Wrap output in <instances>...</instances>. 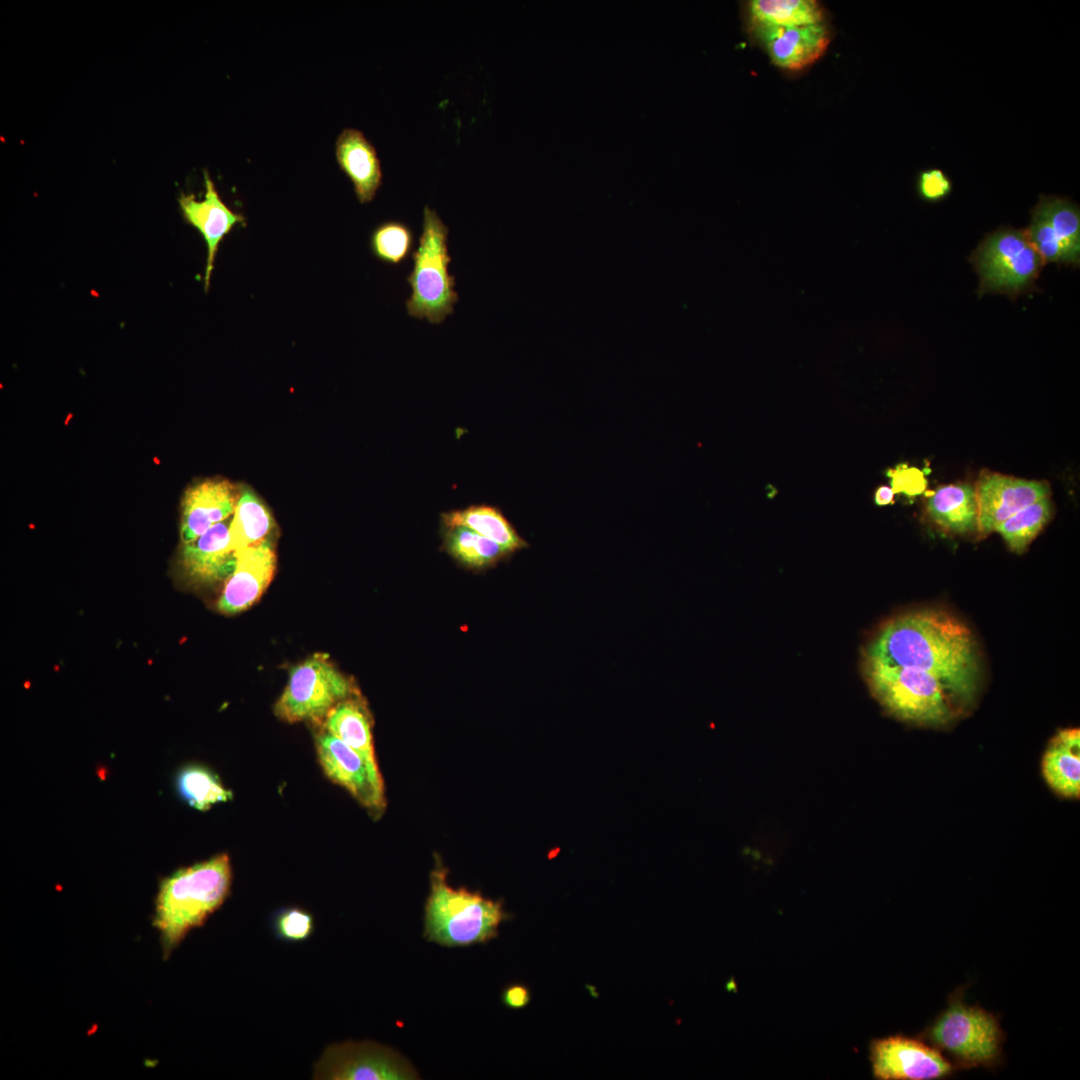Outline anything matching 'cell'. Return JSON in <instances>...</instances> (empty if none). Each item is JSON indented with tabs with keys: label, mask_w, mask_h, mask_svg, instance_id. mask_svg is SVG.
<instances>
[{
	"label": "cell",
	"mask_w": 1080,
	"mask_h": 1080,
	"mask_svg": "<svg viewBox=\"0 0 1080 1080\" xmlns=\"http://www.w3.org/2000/svg\"><path fill=\"white\" fill-rule=\"evenodd\" d=\"M176 786L182 799L200 811L227 802L233 795L212 770L198 764L182 768L177 775Z\"/></svg>",
	"instance_id": "4316f807"
},
{
	"label": "cell",
	"mask_w": 1080,
	"mask_h": 1080,
	"mask_svg": "<svg viewBox=\"0 0 1080 1080\" xmlns=\"http://www.w3.org/2000/svg\"><path fill=\"white\" fill-rule=\"evenodd\" d=\"M442 526H464L498 543L510 554L529 547L513 524L497 507L473 504L440 514Z\"/></svg>",
	"instance_id": "44dd1931"
},
{
	"label": "cell",
	"mask_w": 1080,
	"mask_h": 1080,
	"mask_svg": "<svg viewBox=\"0 0 1080 1080\" xmlns=\"http://www.w3.org/2000/svg\"><path fill=\"white\" fill-rule=\"evenodd\" d=\"M314 1079L413 1080L412 1064L394 1049L371 1041L331 1044L316 1061Z\"/></svg>",
	"instance_id": "9c48e42d"
},
{
	"label": "cell",
	"mask_w": 1080,
	"mask_h": 1080,
	"mask_svg": "<svg viewBox=\"0 0 1080 1080\" xmlns=\"http://www.w3.org/2000/svg\"><path fill=\"white\" fill-rule=\"evenodd\" d=\"M270 927L277 940L299 943L310 939L315 930L313 914L298 906H286L273 912Z\"/></svg>",
	"instance_id": "f546056e"
},
{
	"label": "cell",
	"mask_w": 1080,
	"mask_h": 1080,
	"mask_svg": "<svg viewBox=\"0 0 1080 1080\" xmlns=\"http://www.w3.org/2000/svg\"><path fill=\"white\" fill-rule=\"evenodd\" d=\"M356 695L353 682L327 656L317 654L291 670L274 711L278 718L288 723L311 721L322 724L335 705Z\"/></svg>",
	"instance_id": "ba28073f"
},
{
	"label": "cell",
	"mask_w": 1080,
	"mask_h": 1080,
	"mask_svg": "<svg viewBox=\"0 0 1080 1080\" xmlns=\"http://www.w3.org/2000/svg\"><path fill=\"white\" fill-rule=\"evenodd\" d=\"M1051 516V503L1044 497L1000 523L999 532L1011 550L1022 553Z\"/></svg>",
	"instance_id": "83f0119b"
},
{
	"label": "cell",
	"mask_w": 1080,
	"mask_h": 1080,
	"mask_svg": "<svg viewBox=\"0 0 1080 1080\" xmlns=\"http://www.w3.org/2000/svg\"><path fill=\"white\" fill-rule=\"evenodd\" d=\"M970 261L979 276V297L999 293L1011 300L1036 291V280L1044 266L1026 231L1010 227L988 234L973 251Z\"/></svg>",
	"instance_id": "52a82bcc"
},
{
	"label": "cell",
	"mask_w": 1080,
	"mask_h": 1080,
	"mask_svg": "<svg viewBox=\"0 0 1080 1080\" xmlns=\"http://www.w3.org/2000/svg\"><path fill=\"white\" fill-rule=\"evenodd\" d=\"M319 763L326 776L348 790L374 813L385 804L380 772L374 771L351 747L323 727L315 737Z\"/></svg>",
	"instance_id": "8fae6325"
},
{
	"label": "cell",
	"mask_w": 1080,
	"mask_h": 1080,
	"mask_svg": "<svg viewBox=\"0 0 1080 1080\" xmlns=\"http://www.w3.org/2000/svg\"><path fill=\"white\" fill-rule=\"evenodd\" d=\"M966 988L959 986L948 995L946 1006L918 1037L940 1051L957 1070L995 1071L1004 1064L1005 1032L996 1014L965 1002Z\"/></svg>",
	"instance_id": "277c9868"
},
{
	"label": "cell",
	"mask_w": 1080,
	"mask_h": 1080,
	"mask_svg": "<svg viewBox=\"0 0 1080 1080\" xmlns=\"http://www.w3.org/2000/svg\"><path fill=\"white\" fill-rule=\"evenodd\" d=\"M203 175L206 189L203 199L182 192L178 204L184 221L199 231L207 247L204 274V290L207 292L220 243L236 225L246 226V217L230 209L222 200L208 171H204Z\"/></svg>",
	"instance_id": "7c38bea8"
},
{
	"label": "cell",
	"mask_w": 1080,
	"mask_h": 1080,
	"mask_svg": "<svg viewBox=\"0 0 1080 1080\" xmlns=\"http://www.w3.org/2000/svg\"><path fill=\"white\" fill-rule=\"evenodd\" d=\"M894 494L891 487L880 486L875 492V503L880 506L891 504L894 501Z\"/></svg>",
	"instance_id": "836d02e7"
},
{
	"label": "cell",
	"mask_w": 1080,
	"mask_h": 1080,
	"mask_svg": "<svg viewBox=\"0 0 1080 1080\" xmlns=\"http://www.w3.org/2000/svg\"><path fill=\"white\" fill-rule=\"evenodd\" d=\"M442 537V548L467 568L492 567L511 555L498 543L464 526H442Z\"/></svg>",
	"instance_id": "603a6c76"
},
{
	"label": "cell",
	"mask_w": 1080,
	"mask_h": 1080,
	"mask_svg": "<svg viewBox=\"0 0 1080 1080\" xmlns=\"http://www.w3.org/2000/svg\"><path fill=\"white\" fill-rule=\"evenodd\" d=\"M230 522L213 525L195 540L184 543L180 564L185 576L196 584L226 581L236 567L235 551L230 548Z\"/></svg>",
	"instance_id": "e0dca14e"
},
{
	"label": "cell",
	"mask_w": 1080,
	"mask_h": 1080,
	"mask_svg": "<svg viewBox=\"0 0 1080 1080\" xmlns=\"http://www.w3.org/2000/svg\"><path fill=\"white\" fill-rule=\"evenodd\" d=\"M750 28L771 62L785 70H801L813 64L830 43V32L823 22L794 27L750 23Z\"/></svg>",
	"instance_id": "4fadbf2b"
},
{
	"label": "cell",
	"mask_w": 1080,
	"mask_h": 1080,
	"mask_svg": "<svg viewBox=\"0 0 1080 1080\" xmlns=\"http://www.w3.org/2000/svg\"><path fill=\"white\" fill-rule=\"evenodd\" d=\"M1034 208L1049 223L1052 233L1066 253L1069 265L1078 267L1080 262V212L1078 206L1065 198L1041 196Z\"/></svg>",
	"instance_id": "484cf974"
},
{
	"label": "cell",
	"mask_w": 1080,
	"mask_h": 1080,
	"mask_svg": "<svg viewBox=\"0 0 1080 1080\" xmlns=\"http://www.w3.org/2000/svg\"><path fill=\"white\" fill-rule=\"evenodd\" d=\"M322 727L357 752L367 764L379 772L375 757L371 719L358 695L335 705L327 714Z\"/></svg>",
	"instance_id": "ffe728a7"
},
{
	"label": "cell",
	"mask_w": 1080,
	"mask_h": 1080,
	"mask_svg": "<svg viewBox=\"0 0 1080 1080\" xmlns=\"http://www.w3.org/2000/svg\"><path fill=\"white\" fill-rule=\"evenodd\" d=\"M335 157L339 168L352 182L359 203L371 202L383 180L375 146L361 130L346 127L336 138Z\"/></svg>",
	"instance_id": "ac0fdd59"
},
{
	"label": "cell",
	"mask_w": 1080,
	"mask_h": 1080,
	"mask_svg": "<svg viewBox=\"0 0 1080 1080\" xmlns=\"http://www.w3.org/2000/svg\"><path fill=\"white\" fill-rule=\"evenodd\" d=\"M236 567L225 581L217 607L224 614H236L254 604L270 584L276 569V554L269 539L235 551Z\"/></svg>",
	"instance_id": "5bb4252c"
},
{
	"label": "cell",
	"mask_w": 1080,
	"mask_h": 1080,
	"mask_svg": "<svg viewBox=\"0 0 1080 1080\" xmlns=\"http://www.w3.org/2000/svg\"><path fill=\"white\" fill-rule=\"evenodd\" d=\"M916 186L919 197L928 203H938L946 199L953 188L949 176L938 168L921 171Z\"/></svg>",
	"instance_id": "4dcf8cb0"
},
{
	"label": "cell",
	"mask_w": 1080,
	"mask_h": 1080,
	"mask_svg": "<svg viewBox=\"0 0 1080 1080\" xmlns=\"http://www.w3.org/2000/svg\"><path fill=\"white\" fill-rule=\"evenodd\" d=\"M887 475L891 478V487L894 493L915 496L923 493L926 488L925 476L917 468L900 464L896 468L890 469Z\"/></svg>",
	"instance_id": "1f68e13d"
},
{
	"label": "cell",
	"mask_w": 1080,
	"mask_h": 1080,
	"mask_svg": "<svg viewBox=\"0 0 1080 1080\" xmlns=\"http://www.w3.org/2000/svg\"><path fill=\"white\" fill-rule=\"evenodd\" d=\"M1049 786L1058 794L1076 798L1080 794V731H1059L1050 741L1042 760Z\"/></svg>",
	"instance_id": "d6986e66"
},
{
	"label": "cell",
	"mask_w": 1080,
	"mask_h": 1080,
	"mask_svg": "<svg viewBox=\"0 0 1080 1080\" xmlns=\"http://www.w3.org/2000/svg\"><path fill=\"white\" fill-rule=\"evenodd\" d=\"M862 659L926 671L963 706L977 690L979 658L973 634L944 610H913L887 620L868 641Z\"/></svg>",
	"instance_id": "6da1fadb"
},
{
	"label": "cell",
	"mask_w": 1080,
	"mask_h": 1080,
	"mask_svg": "<svg viewBox=\"0 0 1080 1080\" xmlns=\"http://www.w3.org/2000/svg\"><path fill=\"white\" fill-rule=\"evenodd\" d=\"M927 510L933 521L955 532L978 529V504L975 487L969 484L939 487L928 499Z\"/></svg>",
	"instance_id": "7402d4cb"
},
{
	"label": "cell",
	"mask_w": 1080,
	"mask_h": 1080,
	"mask_svg": "<svg viewBox=\"0 0 1080 1080\" xmlns=\"http://www.w3.org/2000/svg\"><path fill=\"white\" fill-rule=\"evenodd\" d=\"M447 872L437 860L424 907V938L449 948L485 944L496 938L500 924L512 918L503 901L451 887Z\"/></svg>",
	"instance_id": "3957f363"
},
{
	"label": "cell",
	"mask_w": 1080,
	"mask_h": 1080,
	"mask_svg": "<svg viewBox=\"0 0 1080 1080\" xmlns=\"http://www.w3.org/2000/svg\"><path fill=\"white\" fill-rule=\"evenodd\" d=\"M501 1001L510 1009H523L531 1001L530 989L522 983L509 984L502 990Z\"/></svg>",
	"instance_id": "d6a6232c"
},
{
	"label": "cell",
	"mask_w": 1080,
	"mask_h": 1080,
	"mask_svg": "<svg viewBox=\"0 0 1080 1080\" xmlns=\"http://www.w3.org/2000/svg\"><path fill=\"white\" fill-rule=\"evenodd\" d=\"M274 525L265 504L249 488L242 487L229 525L231 550L237 551L268 539Z\"/></svg>",
	"instance_id": "cb8c5ba5"
},
{
	"label": "cell",
	"mask_w": 1080,
	"mask_h": 1080,
	"mask_svg": "<svg viewBox=\"0 0 1080 1080\" xmlns=\"http://www.w3.org/2000/svg\"><path fill=\"white\" fill-rule=\"evenodd\" d=\"M750 23L794 27L822 23L823 9L814 0H752Z\"/></svg>",
	"instance_id": "d4e9b609"
},
{
	"label": "cell",
	"mask_w": 1080,
	"mask_h": 1080,
	"mask_svg": "<svg viewBox=\"0 0 1080 1080\" xmlns=\"http://www.w3.org/2000/svg\"><path fill=\"white\" fill-rule=\"evenodd\" d=\"M240 490L225 479H206L187 488L181 501L182 543H189L234 513Z\"/></svg>",
	"instance_id": "2e32d148"
},
{
	"label": "cell",
	"mask_w": 1080,
	"mask_h": 1080,
	"mask_svg": "<svg viewBox=\"0 0 1080 1080\" xmlns=\"http://www.w3.org/2000/svg\"><path fill=\"white\" fill-rule=\"evenodd\" d=\"M975 490L978 530L987 534L1014 513L1047 497L1049 486L1043 481L987 474L979 479Z\"/></svg>",
	"instance_id": "9a60e30c"
},
{
	"label": "cell",
	"mask_w": 1080,
	"mask_h": 1080,
	"mask_svg": "<svg viewBox=\"0 0 1080 1080\" xmlns=\"http://www.w3.org/2000/svg\"><path fill=\"white\" fill-rule=\"evenodd\" d=\"M232 878L230 857L221 853L161 880L152 925L159 933L164 959L220 909L230 895Z\"/></svg>",
	"instance_id": "7a4b0ae2"
},
{
	"label": "cell",
	"mask_w": 1080,
	"mask_h": 1080,
	"mask_svg": "<svg viewBox=\"0 0 1080 1080\" xmlns=\"http://www.w3.org/2000/svg\"><path fill=\"white\" fill-rule=\"evenodd\" d=\"M872 1074L879 1080H939L957 1068L936 1048L903 1034L873 1039L869 1045Z\"/></svg>",
	"instance_id": "30bf717a"
},
{
	"label": "cell",
	"mask_w": 1080,
	"mask_h": 1080,
	"mask_svg": "<svg viewBox=\"0 0 1080 1080\" xmlns=\"http://www.w3.org/2000/svg\"><path fill=\"white\" fill-rule=\"evenodd\" d=\"M448 234V226L426 205L418 247L412 253L413 267L406 277L411 294L405 305L410 317L426 319L431 324H440L453 314L459 300L456 278L449 273L452 258Z\"/></svg>",
	"instance_id": "8992f818"
},
{
	"label": "cell",
	"mask_w": 1080,
	"mask_h": 1080,
	"mask_svg": "<svg viewBox=\"0 0 1080 1080\" xmlns=\"http://www.w3.org/2000/svg\"><path fill=\"white\" fill-rule=\"evenodd\" d=\"M862 667L875 698L899 719L943 725L963 707L937 677L926 671L868 660H862Z\"/></svg>",
	"instance_id": "5b68a950"
},
{
	"label": "cell",
	"mask_w": 1080,
	"mask_h": 1080,
	"mask_svg": "<svg viewBox=\"0 0 1080 1080\" xmlns=\"http://www.w3.org/2000/svg\"><path fill=\"white\" fill-rule=\"evenodd\" d=\"M414 241V232L409 225L399 220H387L373 229L369 246L379 261L400 265L413 253Z\"/></svg>",
	"instance_id": "f1b7e54d"
}]
</instances>
